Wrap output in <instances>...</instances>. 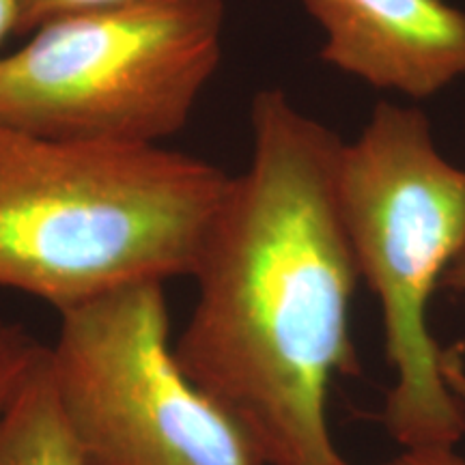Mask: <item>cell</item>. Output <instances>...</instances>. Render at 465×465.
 I'll list each match as a JSON object with an SVG mask.
<instances>
[{
  "label": "cell",
  "mask_w": 465,
  "mask_h": 465,
  "mask_svg": "<svg viewBox=\"0 0 465 465\" xmlns=\"http://www.w3.org/2000/svg\"><path fill=\"white\" fill-rule=\"evenodd\" d=\"M250 130L174 358L270 465H347L328 422L334 377L360 371L349 322L360 274L336 199L342 138L281 89L254 95Z\"/></svg>",
  "instance_id": "6da1fadb"
},
{
  "label": "cell",
  "mask_w": 465,
  "mask_h": 465,
  "mask_svg": "<svg viewBox=\"0 0 465 465\" xmlns=\"http://www.w3.org/2000/svg\"><path fill=\"white\" fill-rule=\"evenodd\" d=\"M231 174L164 144L58 141L0 124V287L58 312L194 274Z\"/></svg>",
  "instance_id": "7a4b0ae2"
},
{
  "label": "cell",
  "mask_w": 465,
  "mask_h": 465,
  "mask_svg": "<svg viewBox=\"0 0 465 465\" xmlns=\"http://www.w3.org/2000/svg\"><path fill=\"white\" fill-rule=\"evenodd\" d=\"M336 199L358 274L381 308L394 373L381 420L401 449L457 446L465 403L446 383L429 308L465 252V166L441 153L420 108L381 102L341 143Z\"/></svg>",
  "instance_id": "3957f363"
},
{
  "label": "cell",
  "mask_w": 465,
  "mask_h": 465,
  "mask_svg": "<svg viewBox=\"0 0 465 465\" xmlns=\"http://www.w3.org/2000/svg\"><path fill=\"white\" fill-rule=\"evenodd\" d=\"M224 0H130L45 22L0 54V124L58 141L162 144L224 52Z\"/></svg>",
  "instance_id": "277c9868"
},
{
  "label": "cell",
  "mask_w": 465,
  "mask_h": 465,
  "mask_svg": "<svg viewBox=\"0 0 465 465\" xmlns=\"http://www.w3.org/2000/svg\"><path fill=\"white\" fill-rule=\"evenodd\" d=\"M56 403L83 465H270L174 358L164 282L125 284L58 312Z\"/></svg>",
  "instance_id": "5b68a950"
},
{
  "label": "cell",
  "mask_w": 465,
  "mask_h": 465,
  "mask_svg": "<svg viewBox=\"0 0 465 465\" xmlns=\"http://www.w3.org/2000/svg\"><path fill=\"white\" fill-rule=\"evenodd\" d=\"M330 67L377 91L427 100L465 78V11L449 0H300Z\"/></svg>",
  "instance_id": "8992f818"
},
{
  "label": "cell",
  "mask_w": 465,
  "mask_h": 465,
  "mask_svg": "<svg viewBox=\"0 0 465 465\" xmlns=\"http://www.w3.org/2000/svg\"><path fill=\"white\" fill-rule=\"evenodd\" d=\"M0 465H83L56 403L48 347L42 362L0 411Z\"/></svg>",
  "instance_id": "52a82bcc"
},
{
  "label": "cell",
  "mask_w": 465,
  "mask_h": 465,
  "mask_svg": "<svg viewBox=\"0 0 465 465\" xmlns=\"http://www.w3.org/2000/svg\"><path fill=\"white\" fill-rule=\"evenodd\" d=\"M45 347L22 325L0 319V411L42 362Z\"/></svg>",
  "instance_id": "ba28073f"
},
{
  "label": "cell",
  "mask_w": 465,
  "mask_h": 465,
  "mask_svg": "<svg viewBox=\"0 0 465 465\" xmlns=\"http://www.w3.org/2000/svg\"><path fill=\"white\" fill-rule=\"evenodd\" d=\"M130 0H17L20 7V35H28L56 17L80 14V11L110 7Z\"/></svg>",
  "instance_id": "9c48e42d"
},
{
  "label": "cell",
  "mask_w": 465,
  "mask_h": 465,
  "mask_svg": "<svg viewBox=\"0 0 465 465\" xmlns=\"http://www.w3.org/2000/svg\"><path fill=\"white\" fill-rule=\"evenodd\" d=\"M441 289H450L455 293L465 295V252L457 257L455 263L449 267L446 276L441 278ZM444 377L450 391L465 403V364L461 358V347L446 349L444 358Z\"/></svg>",
  "instance_id": "30bf717a"
},
{
  "label": "cell",
  "mask_w": 465,
  "mask_h": 465,
  "mask_svg": "<svg viewBox=\"0 0 465 465\" xmlns=\"http://www.w3.org/2000/svg\"><path fill=\"white\" fill-rule=\"evenodd\" d=\"M383 465H465V457L459 455L455 446L446 444L407 446Z\"/></svg>",
  "instance_id": "8fae6325"
},
{
  "label": "cell",
  "mask_w": 465,
  "mask_h": 465,
  "mask_svg": "<svg viewBox=\"0 0 465 465\" xmlns=\"http://www.w3.org/2000/svg\"><path fill=\"white\" fill-rule=\"evenodd\" d=\"M9 35H20V7L17 0H0V48Z\"/></svg>",
  "instance_id": "7c38bea8"
}]
</instances>
